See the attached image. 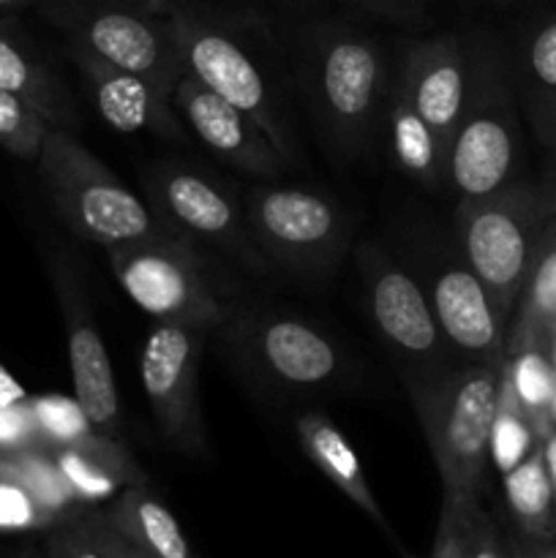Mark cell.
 I'll use <instances>...</instances> for the list:
<instances>
[{"label":"cell","instance_id":"obj_34","mask_svg":"<svg viewBox=\"0 0 556 558\" xmlns=\"http://www.w3.org/2000/svg\"><path fill=\"white\" fill-rule=\"evenodd\" d=\"M507 545L499 539V532L491 523V518L480 510V505L472 512V526H469V545L463 558H505Z\"/></svg>","mask_w":556,"mask_h":558},{"label":"cell","instance_id":"obj_8","mask_svg":"<svg viewBox=\"0 0 556 558\" xmlns=\"http://www.w3.org/2000/svg\"><path fill=\"white\" fill-rule=\"evenodd\" d=\"M41 11L65 41L134 71L167 96L185 74L167 14L142 0H41Z\"/></svg>","mask_w":556,"mask_h":558},{"label":"cell","instance_id":"obj_19","mask_svg":"<svg viewBox=\"0 0 556 558\" xmlns=\"http://www.w3.org/2000/svg\"><path fill=\"white\" fill-rule=\"evenodd\" d=\"M55 466L85 507L96 510L131 485H150L123 439L98 434L85 447H47Z\"/></svg>","mask_w":556,"mask_h":558},{"label":"cell","instance_id":"obj_5","mask_svg":"<svg viewBox=\"0 0 556 558\" xmlns=\"http://www.w3.org/2000/svg\"><path fill=\"white\" fill-rule=\"evenodd\" d=\"M499 360L458 365L434 392L412 401L442 477V505L474 510L491 458L501 390Z\"/></svg>","mask_w":556,"mask_h":558},{"label":"cell","instance_id":"obj_30","mask_svg":"<svg viewBox=\"0 0 556 558\" xmlns=\"http://www.w3.org/2000/svg\"><path fill=\"white\" fill-rule=\"evenodd\" d=\"M41 548L49 558H107L93 545L80 515L65 518L41 534Z\"/></svg>","mask_w":556,"mask_h":558},{"label":"cell","instance_id":"obj_31","mask_svg":"<svg viewBox=\"0 0 556 558\" xmlns=\"http://www.w3.org/2000/svg\"><path fill=\"white\" fill-rule=\"evenodd\" d=\"M474 510H458V507L442 505L439 529H436L434 550L431 558H463L469 545V526H472Z\"/></svg>","mask_w":556,"mask_h":558},{"label":"cell","instance_id":"obj_38","mask_svg":"<svg viewBox=\"0 0 556 558\" xmlns=\"http://www.w3.org/2000/svg\"><path fill=\"white\" fill-rule=\"evenodd\" d=\"M9 558H49V556L41 545H22V548H16Z\"/></svg>","mask_w":556,"mask_h":558},{"label":"cell","instance_id":"obj_29","mask_svg":"<svg viewBox=\"0 0 556 558\" xmlns=\"http://www.w3.org/2000/svg\"><path fill=\"white\" fill-rule=\"evenodd\" d=\"M44 439L38 434L36 417H33L31 398L14 407L0 409V450L22 452V450H41Z\"/></svg>","mask_w":556,"mask_h":558},{"label":"cell","instance_id":"obj_41","mask_svg":"<svg viewBox=\"0 0 556 558\" xmlns=\"http://www.w3.org/2000/svg\"><path fill=\"white\" fill-rule=\"evenodd\" d=\"M551 409H554V414H556V387H554V398H551Z\"/></svg>","mask_w":556,"mask_h":558},{"label":"cell","instance_id":"obj_35","mask_svg":"<svg viewBox=\"0 0 556 558\" xmlns=\"http://www.w3.org/2000/svg\"><path fill=\"white\" fill-rule=\"evenodd\" d=\"M25 390L20 387V381L9 374V371L0 365V409L5 407H14V403L25 401Z\"/></svg>","mask_w":556,"mask_h":558},{"label":"cell","instance_id":"obj_1","mask_svg":"<svg viewBox=\"0 0 556 558\" xmlns=\"http://www.w3.org/2000/svg\"><path fill=\"white\" fill-rule=\"evenodd\" d=\"M292 69L330 150L347 161L368 153L390 93L379 38L347 22L311 25L294 41Z\"/></svg>","mask_w":556,"mask_h":558},{"label":"cell","instance_id":"obj_23","mask_svg":"<svg viewBox=\"0 0 556 558\" xmlns=\"http://www.w3.org/2000/svg\"><path fill=\"white\" fill-rule=\"evenodd\" d=\"M104 521L118 529L129 543L153 558H196L178 518L153 494L150 485L123 488L112 501L98 507Z\"/></svg>","mask_w":556,"mask_h":558},{"label":"cell","instance_id":"obj_17","mask_svg":"<svg viewBox=\"0 0 556 558\" xmlns=\"http://www.w3.org/2000/svg\"><path fill=\"white\" fill-rule=\"evenodd\" d=\"M69 54L90 93L93 107L109 129L120 134H153L180 145L189 142V131L174 109L172 96L161 93L134 71L107 63L74 44H69Z\"/></svg>","mask_w":556,"mask_h":558},{"label":"cell","instance_id":"obj_10","mask_svg":"<svg viewBox=\"0 0 556 558\" xmlns=\"http://www.w3.org/2000/svg\"><path fill=\"white\" fill-rule=\"evenodd\" d=\"M150 207L174 234L189 243H205L251 272H270L256 248L243 216V202L234 199L210 174L183 163L158 167L147 178Z\"/></svg>","mask_w":556,"mask_h":558},{"label":"cell","instance_id":"obj_33","mask_svg":"<svg viewBox=\"0 0 556 558\" xmlns=\"http://www.w3.org/2000/svg\"><path fill=\"white\" fill-rule=\"evenodd\" d=\"M80 521H82V526H85L87 537L93 539V545H96V548L101 550L107 558H153V556H147L145 550L136 548L134 543H129V539H125L118 529L109 526V523L104 521V515L98 507L96 510L80 512Z\"/></svg>","mask_w":556,"mask_h":558},{"label":"cell","instance_id":"obj_20","mask_svg":"<svg viewBox=\"0 0 556 558\" xmlns=\"http://www.w3.org/2000/svg\"><path fill=\"white\" fill-rule=\"evenodd\" d=\"M0 90L14 93L38 109L52 129H74L76 109L69 90L41 58L31 38L0 20Z\"/></svg>","mask_w":556,"mask_h":558},{"label":"cell","instance_id":"obj_15","mask_svg":"<svg viewBox=\"0 0 556 558\" xmlns=\"http://www.w3.org/2000/svg\"><path fill=\"white\" fill-rule=\"evenodd\" d=\"M172 104L185 129L221 161L243 174L276 180L287 172L289 161L270 136L234 104L202 85L194 74H183L172 90Z\"/></svg>","mask_w":556,"mask_h":558},{"label":"cell","instance_id":"obj_39","mask_svg":"<svg viewBox=\"0 0 556 558\" xmlns=\"http://www.w3.org/2000/svg\"><path fill=\"white\" fill-rule=\"evenodd\" d=\"M31 3V0H0V11L3 9H20V5Z\"/></svg>","mask_w":556,"mask_h":558},{"label":"cell","instance_id":"obj_9","mask_svg":"<svg viewBox=\"0 0 556 558\" xmlns=\"http://www.w3.org/2000/svg\"><path fill=\"white\" fill-rule=\"evenodd\" d=\"M243 216L270 270L278 267L316 281L341 265L352 240L347 213L309 189L251 185L243 196Z\"/></svg>","mask_w":556,"mask_h":558},{"label":"cell","instance_id":"obj_2","mask_svg":"<svg viewBox=\"0 0 556 558\" xmlns=\"http://www.w3.org/2000/svg\"><path fill=\"white\" fill-rule=\"evenodd\" d=\"M164 14L185 74H194L202 85L243 109L289 163L298 161L283 71L267 60L256 38L227 16L213 14L191 0H172Z\"/></svg>","mask_w":556,"mask_h":558},{"label":"cell","instance_id":"obj_27","mask_svg":"<svg viewBox=\"0 0 556 558\" xmlns=\"http://www.w3.org/2000/svg\"><path fill=\"white\" fill-rule=\"evenodd\" d=\"M510 376V385L516 390L518 401L527 409L537 412V409L551 407V398H554L556 376L551 371V365L540 357L537 352H523L516 363L507 368Z\"/></svg>","mask_w":556,"mask_h":558},{"label":"cell","instance_id":"obj_42","mask_svg":"<svg viewBox=\"0 0 556 558\" xmlns=\"http://www.w3.org/2000/svg\"><path fill=\"white\" fill-rule=\"evenodd\" d=\"M534 558H556V554H543V556H534Z\"/></svg>","mask_w":556,"mask_h":558},{"label":"cell","instance_id":"obj_7","mask_svg":"<svg viewBox=\"0 0 556 558\" xmlns=\"http://www.w3.org/2000/svg\"><path fill=\"white\" fill-rule=\"evenodd\" d=\"M107 254L120 289L153 319L213 336L238 308L210 276L194 243L178 234L118 245Z\"/></svg>","mask_w":556,"mask_h":558},{"label":"cell","instance_id":"obj_26","mask_svg":"<svg viewBox=\"0 0 556 558\" xmlns=\"http://www.w3.org/2000/svg\"><path fill=\"white\" fill-rule=\"evenodd\" d=\"M518 396L510 385V376H501V390H499V409H496L494 420V434H491V458H494L496 469L501 474L510 472L512 466L529 456V425L523 423L521 414L516 412Z\"/></svg>","mask_w":556,"mask_h":558},{"label":"cell","instance_id":"obj_12","mask_svg":"<svg viewBox=\"0 0 556 558\" xmlns=\"http://www.w3.org/2000/svg\"><path fill=\"white\" fill-rule=\"evenodd\" d=\"M210 332L158 322L142 347V390L164 441L183 456H205L207 434L200 403V357Z\"/></svg>","mask_w":556,"mask_h":558},{"label":"cell","instance_id":"obj_6","mask_svg":"<svg viewBox=\"0 0 556 558\" xmlns=\"http://www.w3.org/2000/svg\"><path fill=\"white\" fill-rule=\"evenodd\" d=\"M360 267L371 327L403 376L409 398L418 401L461 363L442 336L423 281L412 270L374 248L363 254Z\"/></svg>","mask_w":556,"mask_h":558},{"label":"cell","instance_id":"obj_32","mask_svg":"<svg viewBox=\"0 0 556 558\" xmlns=\"http://www.w3.org/2000/svg\"><path fill=\"white\" fill-rule=\"evenodd\" d=\"M527 69L540 90H556V22H548L534 33L527 49Z\"/></svg>","mask_w":556,"mask_h":558},{"label":"cell","instance_id":"obj_36","mask_svg":"<svg viewBox=\"0 0 556 558\" xmlns=\"http://www.w3.org/2000/svg\"><path fill=\"white\" fill-rule=\"evenodd\" d=\"M349 3L360 5V9L385 11V14H398V11H409L418 0H349Z\"/></svg>","mask_w":556,"mask_h":558},{"label":"cell","instance_id":"obj_16","mask_svg":"<svg viewBox=\"0 0 556 558\" xmlns=\"http://www.w3.org/2000/svg\"><path fill=\"white\" fill-rule=\"evenodd\" d=\"M52 287L60 314H63L74 398L101 434L125 441L123 425H120L118 385H114L107 347L93 322L80 281L60 259L52 262Z\"/></svg>","mask_w":556,"mask_h":558},{"label":"cell","instance_id":"obj_13","mask_svg":"<svg viewBox=\"0 0 556 558\" xmlns=\"http://www.w3.org/2000/svg\"><path fill=\"white\" fill-rule=\"evenodd\" d=\"M458 245L467 265L488 289L499 314L507 316L532 265L529 207L505 189L483 199H461Z\"/></svg>","mask_w":556,"mask_h":558},{"label":"cell","instance_id":"obj_4","mask_svg":"<svg viewBox=\"0 0 556 558\" xmlns=\"http://www.w3.org/2000/svg\"><path fill=\"white\" fill-rule=\"evenodd\" d=\"M36 167L49 205L76 238L107 251L142 240L174 238L153 207L125 189L71 129L49 131Z\"/></svg>","mask_w":556,"mask_h":558},{"label":"cell","instance_id":"obj_25","mask_svg":"<svg viewBox=\"0 0 556 558\" xmlns=\"http://www.w3.org/2000/svg\"><path fill=\"white\" fill-rule=\"evenodd\" d=\"M52 123L33 104L0 90V147L25 161H36Z\"/></svg>","mask_w":556,"mask_h":558},{"label":"cell","instance_id":"obj_37","mask_svg":"<svg viewBox=\"0 0 556 558\" xmlns=\"http://www.w3.org/2000/svg\"><path fill=\"white\" fill-rule=\"evenodd\" d=\"M545 469H548V480H551V488H554V499H556V434L545 441Z\"/></svg>","mask_w":556,"mask_h":558},{"label":"cell","instance_id":"obj_11","mask_svg":"<svg viewBox=\"0 0 556 558\" xmlns=\"http://www.w3.org/2000/svg\"><path fill=\"white\" fill-rule=\"evenodd\" d=\"M516 123L496 96L491 60L469 52V90L461 123L447 153V185L461 199L499 194L516 169Z\"/></svg>","mask_w":556,"mask_h":558},{"label":"cell","instance_id":"obj_14","mask_svg":"<svg viewBox=\"0 0 556 558\" xmlns=\"http://www.w3.org/2000/svg\"><path fill=\"white\" fill-rule=\"evenodd\" d=\"M423 287L442 336L450 343L458 363L499 360L505 316L499 314L488 289L474 276L461 251L452 256H436L434 265H428Z\"/></svg>","mask_w":556,"mask_h":558},{"label":"cell","instance_id":"obj_3","mask_svg":"<svg viewBox=\"0 0 556 558\" xmlns=\"http://www.w3.org/2000/svg\"><path fill=\"white\" fill-rule=\"evenodd\" d=\"M213 336L267 396L319 398L347 390L352 379V363L336 338L303 316L238 305Z\"/></svg>","mask_w":556,"mask_h":558},{"label":"cell","instance_id":"obj_40","mask_svg":"<svg viewBox=\"0 0 556 558\" xmlns=\"http://www.w3.org/2000/svg\"><path fill=\"white\" fill-rule=\"evenodd\" d=\"M505 558H527V556L516 554V548H507V556H505Z\"/></svg>","mask_w":556,"mask_h":558},{"label":"cell","instance_id":"obj_18","mask_svg":"<svg viewBox=\"0 0 556 558\" xmlns=\"http://www.w3.org/2000/svg\"><path fill=\"white\" fill-rule=\"evenodd\" d=\"M409 93L420 118L439 140L442 150L450 153V142L461 123L469 90V49L456 33L409 44L401 60Z\"/></svg>","mask_w":556,"mask_h":558},{"label":"cell","instance_id":"obj_24","mask_svg":"<svg viewBox=\"0 0 556 558\" xmlns=\"http://www.w3.org/2000/svg\"><path fill=\"white\" fill-rule=\"evenodd\" d=\"M505 496L512 518L529 537H545L551 532L554 488L543 452H532L518 466L505 472Z\"/></svg>","mask_w":556,"mask_h":558},{"label":"cell","instance_id":"obj_28","mask_svg":"<svg viewBox=\"0 0 556 558\" xmlns=\"http://www.w3.org/2000/svg\"><path fill=\"white\" fill-rule=\"evenodd\" d=\"M556 319V248H548L543 259L537 262L532 272L527 298V322L523 325H537V322Z\"/></svg>","mask_w":556,"mask_h":558},{"label":"cell","instance_id":"obj_22","mask_svg":"<svg viewBox=\"0 0 556 558\" xmlns=\"http://www.w3.org/2000/svg\"><path fill=\"white\" fill-rule=\"evenodd\" d=\"M385 120L387 131H390L392 158L401 167V172L428 191L447 189L445 150H442L434 131L420 118L401 69H398V74L390 82Z\"/></svg>","mask_w":556,"mask_h":558},{"label":"cell","instance_id":"obj_21","mask_svg":"<svg viewBox=\"0 0 556 558\" xmlns=\"http://www.w3.org/2000/svg\"><path fill=\"white\" fill-rule=\"evenodd\" d=\"M294 434H298L300 447H303L305 458L347 496L352 505H358L382 532L390 539V523H387L385 512H382L379 501L374 499L368 480H365V469L360 463L358 452L347 441V436L330 423L322 412H305L294 420Z\"/></svg>","mask_w":556,"mask_h":558}]
</instances>
